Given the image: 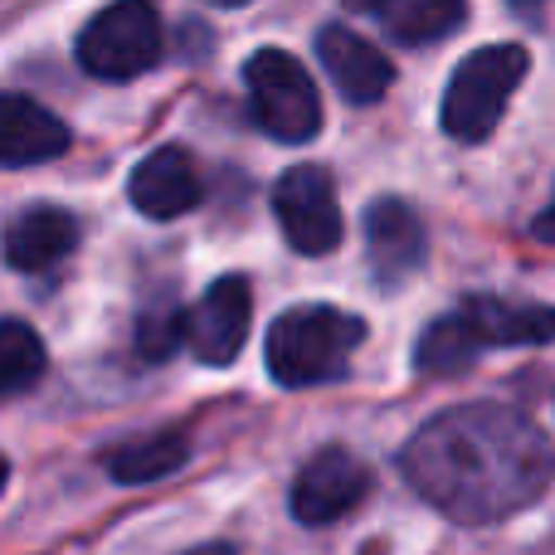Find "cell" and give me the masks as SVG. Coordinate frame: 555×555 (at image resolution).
I'll list each match as a JSON object with an SVG mask.
<instances>
[{
	"label": "cell",
	"instance_id": "cell-18",
	"mask_svg": "<svg viewBox=\"0 0 555 555\" xmlns=\"http://www.w3.org/2000/svg\"><path fill=\"white\" fill-rule=\"evenodd\" d=\"M44 375V341L25 322H0V400L25 395Z\"/></svg>",
	"mask_w": 555,
	"mask_h": 555
},
{
	"label": "cell",
	"instance_id": "cell-7",
	"mask_svg": "<svg viewBox=\"0 0 555 555\" xmlns=\"http://www.w3.org/2000/svg\"><path fill=\"white\" fill-rule=\"evenodd\" d=\"M249 322H254L249 278L240 273L215 278L210 293L185 317V346H191V356L201 365H230L240 361L244 341H249Z\"/></svg>",
	"mask_w": 555,
	"mask_h": 555
},
{
	"label": "cell",
	"instance_id": "cell-2",
	"mask_svg": "<svg viewBox=\"0 0 555 555\" xmlns=\"http://www.w3.org/2000/svg\"><path fill=\"white\" fill-rule=\"evenodd\" d=\"M365 341V322L341 307H293L269 326V371L278 385L302 390L346 375L356 346Z\"/></svg>",
	"mask_w": 555,
	"mask_h": 555
},
{
	"label": "cell",
	"instance_id": "cell-14",
	"mask_svg": "<svg viewBox=\"0 0 555 555\" xmlns=\"http://www.w3.org/2000/svg\"><path fill=\"white\" fill-rule=\"evenodd\" d=\"M463 317L473 322L482 346H541L555 341V307L507 302V297H468Z\"/></svg>",
	"mask_w": 555,
	"mask_h": 555
},
{
	"label": "cell",
	"instance_id": "cell-16",
	"mask_svg": "<svg viewBox=\"0 0 555 555\" xmlns=\"http://www.w3.org/2000/svg\"><path fill=\"white\" fill-rule=\"evenodd\" d=\"M375 15L400 44H439L468 20V0H380Z\"/></svg>",
	"mask_w": 555,
	"mask_h": 555
},
{
	"label": "cell",
	"instance_id": "cell-17",
	"mask_svg": "<svg viewBox=\"0 0 555 555\" xmlns=\"http://www.w3.org/2000/svg\"><path fill=\"white\" fill-rule=\"evenodd\" d=\"M482 351H488V346L478 341L473 322L463 317V307H459V312L429 322V332H424L420 346H414V365L429 371V375H463Z\"/></svg>",
	"mask_w": 555,
	"mask_h": 555
},
{
	"label": "cell",
	"instance_id": "cell-1",
	"mask_svg": "<svg viewBox=\"0 0 555 555\" xmlns=\"http://www.w3.org/2000/svg\"><path fill=\"white\" fill-rule=\"evenodd\" d=\"M400 473L459 527L517 517L555 478V449L537 420L507 404L443 410L400 449Z\"/></svg>",
	"mask_w": 555,
	"mask_h": 555
},
{
	"label": "cell",
	"instance_id": "cell-23",
	"mask_svg": "<svg viewBox=\"0 0 555 555\" xmlns=\"http://www.w3.org/2000/svg\"><path fill=\"white\" fill-rule=\"evenodd\" d=\"M341 5H351V10H371V15H375V10H380V0H341Z\"/></svg>",
	"mask_w": 555,
	"mask_h": 555
},
{
	"label": "cell",
	"instance_id": "cell-21",
	"mask_svg": "<svg viewBox=\"0 0 555 555\" xmlns=\"http://www.w3.org/2000/svg\"><path fill=\"white\" fill-rule=\"evenodd\" d=\"M507 5H512V10H517V15H521V20H537V15H541V10H546V0H507Z\"/></svg>",
	"mask_w": 555,
	"mask_h": 555
},
{
	"label": "cell",
	"instance_id": "cell-24",
	"mask_svg": "<svg viewBox=\"0 0 555 555\" xmlns=\"http://www.w3.org/2000/svg\"><path fill=\"white\" fill-rule=\"evenodd\" d=\"M5 478H10V463L0 459V492H5Z\"/></svg>",
	"mask_w": 555,
	"mask_h": 555
},
{
	"label": "cell",
	"instance_id": "cell-13",
	"mask_svg": "<svg viewBox=\"0 0 555 555\" xmlns=\"http://www.w3.org/2000/svg\"><path fill=\"white\" fill-rule=\"evenodd\" d=\"M78 249V215L64 205H29L5 224V263L20 273H44Z\"/></svg>",
	"mask_w": 555,
	"mask_h": 555
},
{
	"label": "cell",
	"instance_id": "cell-9",
	"mask_svg": "<svg viewBox=\"0 0 555 555\" xmlns=\"http://www.w3.org/2000/svg\"><path fill=\"white\" fill-rule=\"evenodd\" d=\"M127 201L146 220H181L185 210H195L205 201V181L195 156L181 152V146H162L146 162H137L132 181H127Z\"/></svg>",
	"mask_w": 555,
	"mask_h": 555
},
{
	"label": "cell",
	"instance_id": "cell-15",
	"mask_svg": "<svg viewBox=\"0 0 555 555\" xmlns=\"http://www.w3.org/2000/svg\"><path fill=\"white\" fill-rule=\"evenodd\" d=\"M185 459H191V439H185L181 429H162V434H146V439L103 453V468L113 482L142 488V482H156V478H166V473H176Z\"/></svg>",
	"mask_w": 555,
	"mask_h": 555
},
{
	"label": "cell",
	"instance_id": "cell-25",
	"mask_svg": "<svg viewBox=\"0 0 555 555\" xmlns=\"http://www.w3.org/2000/svg\"><path fill=\"white\" fill-rule=\"evenodd\" d=\"M210 5H249V0H210Z\"/></svg>",
	"mask_w": 555,
	"mask_h": 555
},
{
	"label": "cell",
	"instance_id": "cell-20",
	"mask_svg": "<svg viewBox=\"0 0 555 555\" xmlns=\"http://www.w3.org/2000/svg\"><path fill=\"white\" fill-rule=\"evenodd\" d=\"M531 234L537 240H546V244H555V195H551V205L537 215V224H531Z\"/></svg>",
	"mask_w": 555,
	"mask_h": 555
},
{
	"label": "cell",
	"instance_id": "cell-19",
	"mask_svg": "<svg viewBox=\"0 0 555 555\" xmlns=\"http://www.w3.org/2000/svg\"><path fill=\"white\" fill-rule=\"evenodd\" d=\"M185 307L176 302H162V307H146L142 322H137V351L146 361H166L176 346H185Z\"/></svg>",
	"mask_w": 555,
	"mask_h": 555
},
{
	"label": "cell",
	"instance_id": "cell-22",
	"mask_svg": "<svg viewBox=\"0 0 555 555\" xmlns=\"http://www.w3.org/2000/svg\"><path fill=\"white\" fill-rule=\"evenodd\" d=\"M185 555H234V546H220V541H215V546H195V551H185Z\"/></svg>",
	"mask_w": 555,
	"mask_h": 555
},
{
	"label": "cell",
	"instance_id": "cell-11",
	"mask_svg": "<svg viewBox=\"0 0 555 555\" xmlns=\"http://www.w3.org/2000/svg\"><path fill=\"white\" fill-rule=\"evenodd\" d=\"M317 59H322L326 78L336 83V93H341L346 103H356V107L380 103V98L390 93V83H395L390 59H385L371 39H361L356 29H346V25H326L322 35H317Z\"/></svg>",
	"mask_w": 555,
	"mask_h": 555
},
{
	"label": "cell",
	"instance_id": "cell-6",
	"mask_svg": "<svg viewBox=\"0 0 555 555\" xmlns=\"http://www.w3.org/2000/svg\"><path fill=\"white\" fill-rule=\"evenodd\" d=\"M273 215H278V224H283V240L293 244L297 254H307V259L332 254L346 234L332 181H326V171H317V166H293V171L278 176Z\"/></svg>",
	"mask_w": 555,
	"mask_h": 555
},
{
	"label": "cell",
	"instance_id": "cell-5",
	"mask_svg": "<svg viewBox=\"0 0 555 555\" xmlns=\"http://www.w3.org/2000/svg\"><path fill=\"white\" fill-rule=\"evenodd\" d=\"M244 88H249V113L273 142L302 146L322 132V98L307 68L287 49H259L244 64Z\"/></svg>",
	"mask_w": 555,
	"mask_h": 555
},
{
	"label": "cell",
	"instance_id": "cell-3",
	"mask_svg": "<svg viewBox=\"0 0 555 555\" xmlns=\"http://www.w3.org/2000/svg\"><path fill=\"white\" fill-rule=\"evenodd\" d=\"M531 68V54L521 44H488L473 49L459 68H453L449 88H443V132L453 142H488L492 127L502 122L512 93L521 88Z\"/></svg>",
	"mask_w": 555,
	"mask_h": 555
},
{
	"label": "cell",
	"instance_id": "cell-8",
	"mask_svg": "<svg viewBox=\"0 0 555 555\" xmlns=\"http://www.w3.org/2000/svg\"><path fill=\"white\" fill-rule=\"evenodd\" d=\"M365 492H371L365 463L346 449H322V453H312V459L302 463V473L293 478L287 507H293V517L302 521V527H326V521L361 507Z\"/></svg>",
	"mask_w": 555,
	"mask_h": 555
},
{
	"label": "cell",
	"instance_id": "cell-10",
	"mask_svg": "<svg viewBox=\"0 0 555 555\" xmlns=\"http://www.w3.org/2000/svg\"><path fill=\"white\" fill-rule=\"evenodd\" d=\"M365 249H371V273L385 287H400L410 273L424 269L429 234H424V220L410 205L385 195V201H375L365 210Z\"/></svg>",
	"mask_w": 555,
	"mask_h": 555
},
{
	"label": "cell",
	"instance_id": "cell-4",
	"mask_svg": "<svg viewBox=\"0 0 555 555\" xmlns=\"http://www.w3.org/2000/svg\"><path fill=\"white\" fill-rule=\"evenodd\" d=\"M162 15L152 0H113L78 35V64L103 83H132L162 59Z\"/></svg>",
	"mask_w": 555,
	"mask_h": 555
},
{
	"label": "cell",
	"instance_id": "cell-12",
	"mask_svg": "<svg viewBox=\"0 0 555 555\" xmlns=\"http://www.w3.org/2000/svg\"><path fill=\"white\" fill-rule=\"evenodd\" d=\"M74 132L64 117L25 93H0V166H44L68 152Z\"/></svg>",
	"mask_w": 555,
	"mask_h": 555
}]
</instances>
